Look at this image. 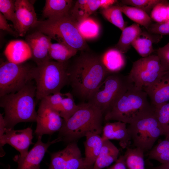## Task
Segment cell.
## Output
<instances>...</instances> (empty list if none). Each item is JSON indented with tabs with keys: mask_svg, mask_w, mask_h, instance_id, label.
Here are the masks:
<instances>
[{
	"mask_svg": "<svg viewBox=\"0 0 169 169\" xmlns=\"http://www.w3.org/2000/svg\"><path fill=\"white\" fill-rule=\"evenodd\" d=\"M165 71L158 56L151 55L133 62L128 75L136 87L143 90L156 82Z\"/></svg>",
	"mask_w": 169,
	"mask_h": 169,
	"instance_id": "30bf717a",
	"label": "cell"
},
{
	"mask_svg": "<svg viewBox=\"0 0 169 169\" xmlns=\"http://www.w3.org/2000/svg\"><path fill=\"white\" fill-rule=\"evenodd\" d=\"M127 127L133 146L144 152L151 150L157 139L165 136L155 112L129 124Z\"/></svg>",
	"mask_w": 169,
	"mask_h": 169,
	"instance_id": "ba28073f",
	"label": "cell"
},
{
	"mask_svg": "<svg viewBox=\"0 0 169 169\" xmlns=\"http://www.w3.org/2000/svg\"><path fill=\"white\" fill-rule=\"evenodd\" d=\"M143 90L154 107L169 102V71H166L156 82Z\"/></svg>",
	"mask_w": 169,
	"mask_h": 169,
	"instance_id": "ac0fdd59",
	"label": "cell"
},
{
	"mask_svg": "<svg viewBox=\"0 0 169 169\" xmlns=\"http://www.w3.org/2000/svg\"><path fill=\"white\" fill-rule=\"evenodd\" d=\"M161 1V0H123L121 2L124 5L136 7L148 14Z\"/></svg>",
	"mask_w": 169,
	"mask_h": 169,
	"instance_id": "d590c367",
	"label": "cell"
},
{
	"mask_svg": "<svg viewBox=\"0 0 169 169\" xmlns=\"http://www.w3.org/2000/svg\"><path fill=\"white\" fill-rule=\"evenodd\" d=\"M33 67L8 61L0 66V97L19 91L33 79Z\"/></svg>",
	"mask_w": 169,
	"mask_h": 169,
	"instance_id": "9c48e42d",
	"label": "cell"
},
{
	"mask_svg": "<svg viewBox=\"0 0 169 169\" xmlns=\"http://www.w3.org/2000/svg\"><path fill=\"white\" fill-rule=\"evenodd\" d=\"M167 17L168 20H169V5H168L167 7Z\"/></svg>",
	"mask_w": 169,
	"mask_h": 169,
	"instance_id": "ee69618b",
	"label": "cell"
},
{
	"mask_svg": "<svg viewBox=\"0 0 169 169\" xmlns=\"http://www.w3.org/2000/svg\"><path fill=\"white\" fill-rule=\"evenodd\" d=\"M108 169H127L124 155L120 156L115 163Z\"/></svg>",
	"mask_w": 169,
	"mask_h": 169,
	"instance_id": "b9f144b4",
	"label": "cell"
},
{
	"mask_svg": "<svg viewBox=\"0 0 169 169\" xmlns=\"http://www.w3.org/2000/svg\"><path fill=\"white\" fill-rule=\"evenodd\" d=\"M148 97L144 90L133 84L105 113L104 120L129 124L154 113L155 107L149 101Z\"/></svg>",
	"mask_w": 169,
	"mask_h": 169,
	"instance_id": "277c9868",
	"label": "cell"
},
{
	"mask_svg": "<svg viewBox=\"0 0 169 169\" xmlns=\"http://www.w3.org/2000/svg\"><path fill=\"white\" fill-rule=\"evenodd\" d=\"M74 4L72 0H46L43 16L51 19L66 16L69 14Z\"/></svg>",
	"mask_w": 169,
	"mask_h": 169,
	"instance_id": "7402d4cb",
	"label": "cell"
},
{
	"mask_svg": "<svg viewBox=\"0 0 169 169\" xmlns=\"http://www.w3.org/2000/svg\"><path fill=\"white\" fill-rule=\"evenodd\" d=\"M62 103L61 110L59 113L64 121L71 117L79 108V105L75 103L73 95L70 93L65 94Z\"/></svg>",
	"mask_w": 169,
	"mask_h": 169,
	"instance_id": "d6a6232c",
	"label": "cell"
},
{
	"mask_svg": "<svg viewBox=\"0 0 169 169\" xmlns=\"http://www.w3.org/2000/svg\"><path fill=\"white\" fill-rule=\"evenodd\" d=\"M77 23L69 13L60 18L38 21L33 28L58 43L67 45L78 51H84L87 48V45L78 30Z\"/></svg>",
	"mask_w": 169,
	"mask_h": 169,
	"instance_id": "8992f818",
	"label": "cell"
},
{
	"mask_svg": "<svg viewBox=\"0 0 169 169\" xmlns=\"http://www.w3.org/2000/svg\"><path fill=\"white\" fill-rule=\"evenodd\" d=\"M85 137V156L83 158L82 169H93L101 149L103 141L100 135L94 133H89Z\"/></svg>",
	"mask_w": 169,
	"mask_h": 169,
	"instance_id": "ffe728a7",
	"label": "cell"
},
{
	"mask_svg": "<svg viewBox=\"0 0 169 169\" xmlns=\"http://www.w3.org/2000/svg\"><path fill=\"white\" fill-rule=\"evenodd\" d=\"M15 0H0V12L7 19L12 22L15 26Z\"/></svg>",
	"mask_w": 169,
	"mask_h": 169,
	"instance_id": "e575fe53",
	"label": "cell"
},
{
	"mask_svg": "<svg viewBox=\"0 0 169 169\" xmlns=\"http://www.w3.org/2000/svg\"><path fill=\"white\" fill-rule=\"evenodd\" d=\"M147 33H142L132 44V46L142 58L148 56L153 52V43L154 41Z\"/></svg>",
	"mask_w": 169,
	"mask_h": 169,
	"instance_id": "f1b7e54d",
	"label": "cell"
},
{
	"mask_svg": "<svg viewBox=\"0 0 169 169\" xmlns=\"http://www.w3.org/2000/svg\"><path fill=\"white\" fill-rule=\"evenodd\" d=\"M78 51L61 43H52L49 54L50 59L61 63L67 62L75 56Z\"/></svg>",
	"mask_w": 169,
	"mask_h": 169,
	"instance_id": "4316f807",
	"label": "cell"
},
{
	"mask_svg": "<svg viewBox=\"0 0 169 169\" xmlns=\"http://www.w3.org/2000/svg\"><path fill=\"white\" fill-rule=\"evenodd\" d=\"M116 7L136 23L145 27L147 30L151 24L152 20L148 14L136 7L124 5Z\"/></svg>",
	"mask_w": 169,
	"mask_h": 169,
	"instance_id": "484cf974",
	"label": "cell"
},
{
	"mask_svg": "<svg viewBox=\"0 0 169 169\" xmlns=\"http://www.w3.org/2000/svg\"><path fill=\"white\" fill-rule=\"evenodd\" d=\"M142 32L140 25L136 23L126 27L122 31L115 48L123 54L126 53L132 46L133 41Z\"/></svg>",
	"mask_w": 169,
	"mask_h": 169,
	"instance_id": "d4e9b609",
	"label": "cell"
},
{
	"mask_svg": "<svg viewBox=\"0 0 169 169\" xmlns=\"http://www.w3.org/2000/svg\"><path fill=\"white\" fill-rule=\"evenodd\" d=\"M148 158L156 160L161 164L169 161V134L150 150Z\"/></svg>",
	"mask_w": 169,
	"mask_h": 169,
	"instance_id": "4dcf8cb0",
	"label": "cell"
},
{
	"mask_svg": "<svg viewBox=\"0 0 169 169\" xmlns=\"http://www.w3.org/2000/svg\"><path fill=\"white\" fill-rule=\"evenodd\" d=\"M68 64V61L61 63L50 60L33 67L32 77L36 82V98L38 100L60 92L69 84Z\"/></svg>",
	"mask_w": 169,
	"mask_h": 169,
	"instance_id": "5b68a950",
	"label": "cell"
},
{
	"mask_svg": "<svg viewBox=\"0 0 169 169\" xmlns=\"http://www.w3.org/2000/svg\"><path fill=\"white\" fill-rule=\"evenodd\" d=\"M144 152L136 147L126 148L124 156L127 169H145Z\"/></svg>",
	"mask_w": 169,
	"mask_h": 169,
	"instance_id": "83f0119b",
	"label": "cell"
},
{
	"mask_svg": "<svg viewBox=\"0 0 169 169\" xmlns=\"http://www.w3.org/2000/svg\"><path fill=\"white\" fill-rule=\"evenodd\" d=\"M152 169H169V161L161 164L160 165L153 167Z\"/></svg>",
	"mask_w": 169,
	"mask_h": 169,
	"instance_id": "7bdbcfd3",
	"label": "cell"
},
{
	"mask_svg": "<svg viewBox=\"0 0 169 169\" xmlns=\"http://www.w3.org/2000/svg\"><path fill=\"white\" fill-rule=\"evenodd\" d=\"M101 9V13L104 18L121 31L126 27L122 13L116 6L113 5Z\"/></svg>",
	"mask_w": 169,
	"mask_h": 169,
	"instance_id": "1f68e13d",
	"label": "cell"
},
{
	"mask_svg": "<svg viewBox=\"0 0 169 169\" xmlns=\"http://www.w3.org/2000/svg\"><path fill=\"white\" fill-rule=\"evenodd\" d=\"M115 0H78L74 4L69 14L77 22L89 17L99 8H105L116 2Z\"/></svg>",
	"mask_w": 169,
	"mask_h": 169,
	"instance_id": "e0dca14e",
	"label": "cell"
},
{
	"mask_svg": "<svg viewBox=\"0 0 169 169\" xmlns=\"http://www.w3.org/2000/svg\"><path fill=\"white\" fill-rule=\"evenodd\" d=\"M119 150L110 140L103 141L100 153L93 169H102L107 167L118 159Z\"/></svg>",
	"mask_w": 169,
	"mask_h": 169,
	"instance_id": "603a6c76",
	"label": "cell"
},
{
	"mask_svg": "<svg viewBox=\"0 0 169 169\" xmlns=\"http://www.w3.org/2000/svg\"><path fill=\"white\" fill-rule=\"evenodd\" d=\"M52 39L51 37L36 30L26 36L25 41L30 48L32 59L37 66L51 60L49 51Z\"/></svg>",
	"mask_w": 169,
	"mask_h": 169,
	"instance_id": "9a60e30c",
	"label": "cell"
},
{
	"mask_svg": "<svg viewBox=\"0 0 169 169\" xmlns=\"http://www.w3.org/2000/svg\"><path fill=\"white\" fill-rule=\"evenodd\" d=\"M157 55L165 71H169V43L157 50Z\"/></svg>",
	"mask_w": 169,
	"mask_h": 169,
	"instance_id": "ab89813d",
	"label": "cell"
},
{
	"mask_svg": "<svg viewBox=\"0 0 169 169\" xmlns=\"http://www.w3.org/2000/svg\"><path fill=\"white\" fill-rule=\"evenodd\" d=\"M33 4L28 0L15 1L16 24L14 28L19 36H24L38 21Z\"/></svg>",
	"mask_w": 169,
	"mask_h": 169,
	"instance_id": "5bb4252c",
	"label": "cell"
},
{
	"mask_svg": "<svg viewBox=\"0 0 169 169\" xmlns=\"http://www.w3.org/2000/svg\"><path fill=\"white\" fill-rule=\"evenodd\" d=\"M155 115L165 136L169 134V102L155 107Z\"/></svg>",
	"mask_w": 169,
	"mask_h": 169,
	"instance_id": "836d02e7",
	"label": "cell"
},
{
	"mask_svg": "<svg viewBox=\"0 0 169 169\" xmlns=\"http://www.w3.org/2000/svg\"><path fill=\"white\" fill-rule=\"evenodd\" d=\"M33 130L30 127L19 130L5 128L3 135L0 137V156L5 154L3 147L8 144L19 151L21 157L25 156L28 152L29 147L33 144Z\"/></svg>",
	"mask_w": 169,
	"mask_h": 169,
	"instance_id": "4fadbf2b",
	"label": "cell"
},
{
	"mask_svg": "<svg viewBox=\"0 0 169 169\" xmlns=\"http://www.w3.org/2000/svg\"><path fill=\"white\" fill-rule=\"evenodd\" d=\"M4 54L8 61L15 64L24 63L32 57L28 45L25 41L20 40L9 42L4 51Z\"/></svg>",
	"mask_w": 169,
	"mask_h": 169,
	"instance_id": "44dd1931",
	"label": "cell"
},
{
	"mask_svg": "<svg viewBox=\"0 0 169 169\" xmlns=\"http://www.w3.org/2000/svg\"><path fill=\"white\" fill-rule=\"evenodd\" d=\"M102 62L101 56L82 51L68 64L67 75L72 94L83 101L88 100L101 83L110 74Z\"/></svg>",
	"mask_w": 169,
	"mask_h": 169,
	"instance_id": "6da1fadb",
	"label": "cell"
},
{
	"mask_svg": "<svg viewBox=\"0 0 169 169\" xmlns=\"http://www.w3.org/2000/svg\"><path fill=\"white\" fill-rule=\"evenodd\" d=\"M36 90L35 85L31 81L18 92L0 97L6 128L13 129L20 122H36Z\"/></svg>",
	"mask_w": 169,
	"mask_h": 169,
	"instance_id": "3957f363",
	"label": "cell"
},
{
	"mask_svg": "<svg viewBox=\"0 0 169 169\" xmlns=\"http://www.w3.org/2000/svg\"><path fill=\"white\" fill-rule=\"evenodd\" d=\"M151 33L161 35L169 34V20L161 23L151 24L147 29Z\"/></svg>",
	"mask_w": 169,
	"mask_h": 169,
	"instance_id": "f35d334b",
	"label": "cell"
},
{
	"mask_svg": "<svg viewBox=\"0 0 169 169\" xmlns=\"http://www.w3.org/2000/svg\"><path fill=\"white\" fill-rule=\"evenodd\" d=\"M65 96V94L60 92L49 95L43 99L52 108L59 113L61 110L62 101Z\"/></svg>",
	"mask_w": 169,
	"mask_h": 169,
	"instance_id": "74e56055",
	"label": "cell"
},
{
	"mask_svg": "<svg viewBox=\"0 0 169 169\" xmlns=\"http://www.w3.org/2000/svg\"><path fill=\"white\" fill-rule=\"evenodd\" d=\"M124 54L115 48L108 49L101 56L103 64L110 73H118L124 68L126 60Z\"/></svg>",
	"mask_w": 169,
	"mask_h": 169,
	"instance_id": "cb8c5ba5",
	"label": "cell"
},
{
	"mask_svg": "<svg viewBox=\"0 0 169 169\" xmlns=\"http://www.w3.org/2000/svg\"><path fill=\"white\" fill-rule=\"evenodd\" d=\"M83 158L77 141L72 142L63 149L50 154L48 169H82Z\"/></svg>",
	"mask_w": 169,
	"mask_h": 169,
	"instance_id": "7c38bea8",
	"label": "cell"
},
{
	"mask_svg": "<svg viewBox=\"0 0 169 169\" xmlns=\"http://www.w3.org/2000/svg\"><path fill=\"white\" fill-rule=\"evenodd\" d=\"M0 29L6 31L15 37L19 36L16 31L13 30L8 24L7 19L2 13H0Z\"/></svg>",
	"mask_w": 169,
	"mask_h": 169,
	"instance_id": "60d3db41",
	"label": "cell"
},
{
	"mask_svg": "<svg viewBox=\"0 0 169 169\" xmlns=\"http://www.w3.org/2000/svg\"><path fill=\"white\" fill-rule=\"evenodd\" d=\"M126 124L120 121L106 123L103 127L101 136L103 141L115 140L119 141L122 148L129 147L131 140Z\"/></svg>",
	"mask_w": 169,
	"mask_h": 169,
	"instance_id": "d6986e66",
	"label": "cell"
},
{
	"mask_svg": "<svg viewBox=\"0 0 169 169\" xmlns=\"http://www.w3.org/2000/svg\"><path fill=\"white\" fill-rule=\"evenodd\" d=\"M128 75L118 73L108 75L91 94L87 102L99 108L104 114L133 84Z\"/></svg>",
	"mask_w": 169,
	"mask_h": 169,
	"instance_id": "52a82bcc",
	"label": "cell"
},
{
	"mask_svg": "<svg viewBox=\"0 0 169 169\" xmlns=\"http://www.w3.org/2000/svg\"><path fill=\"white\" fill-rule=\"evenodd\" d=\"M64 121L59 113L43 99L37 111L36 127L34 133L37 138L44 135H52L59 131Z\"/></svg>",
	"mask_w": 169,
	"mask_h": 169,
	"instance_id": "8fae6325",
	"label": "cell"
},
{
	"mask_svg": "<svg viewBox=\"0 0 169 169\" xmlns=\"http://www.w3.org/2000/svg\"><path fill=\"white\" fill-rule=\"evenodd\" d=\"M77 27L80 33L85 40L95 38L99 34V23L90 17L77 22Z\"/></svg>",
	"mask_w": 169,
	"mask_h": 169,
	"instance_id": "f546056e",
	"label": "cell"
},
{
	"mask_svg": "<svg viewBox=\"0 0 169 169\" xmlns=\"http://www.w3.org/2000/svg\"><path fill=\"white\" fill-rule=\"evenodd\" d=\"M59 142V139L57 138L44 143L42 141V137L38 136L33 148L25 156L21 157L19 155L14 157L13 160L18 165L17 169H40V162L49 147L51 145Z\"/></svg>",
	"mask_w": 169,
	"mask_h": 169,
	"instance_id": "2e32d148",
	"label": "cell"
},
{
	"mask_svg": "<svg viewBox=\"0 0 169 169\" xmlns=\"http://www.w3.org/2000/svg\"><path fill=\"white\" fill-rule=\"evenodd\" d=\"M169 5L168 2L162 0L157 4L151 11V18L156 23H161L167 21V7Z\"/></svg>",
	"mask_w": 169,
	"mask_h": 169,
	"instance_id": "8d00e7d4",
	"label": "cell"
},
{
	"mask_svg": "<svg viewBox=\"0 0 169 169\" xmlns=\"http://www.w3.org/2000/svg\"><path fill=\"white\" fill-rule=\"evenodd\" d=\"M79 105L74 113L67 120H64L57 137L60 141L68 144L77 141L89 133L102 134L104 114L101 110L88 102Z\"/></svg>",
	"mask_w": 169,
	"mask_h": 169,
	"instance_id": "7a4b0ae2",
	"label": "cell"
}]
</instances>
